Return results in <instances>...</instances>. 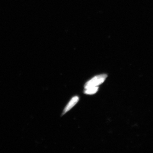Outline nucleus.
Wrapping results in <instances>:
<instances>
[{"label": "nucleus", "mask_w": 153, "mask_h": 153, "mask_svg": "<svg viewBox=\"0 0 153 153\" xmlns=\"http://www.w3.org/2000/svg\"><path fill=\"white\" fill-rule=\"evenodd\" d=\"M107 77L106 74H101L94 76L87 82L85 85V88L93 87H97L102 84Z\"/></svg>", "instance_id": "f257e3e1"}, {"label": "nucleus", "mask_w": 153, "mask_h": 153, "mask_svg": "<svg viewBox=\"0 0 153 153\" xmlns=\"http://www.w3.org/2000/svg\"><path fill=\"white\" fill-rule=\"evenodd\" d=\"M79 100V97L78 96L73 97L71 100L66 105L62 112V115L65 114L75 106Z\"/></svg>", "instance_id": "f03ea898"}, {"label": "nucleus", "mask_w": 153, "mask_h": 153, "mask_svg": "<svg viewBox=\"0 0 153 153\" xmlns=\"http://www.w3.org/2000/svg\"><path fill=\"white\" fill-rule=\"evenodd\" d=\"M98 86L88 88H87L85 89L84 93L87 94L92 95L94 94L98 91Z\"/></svg>", "instance_id": "7ed1b4c3"}]
</instances>
